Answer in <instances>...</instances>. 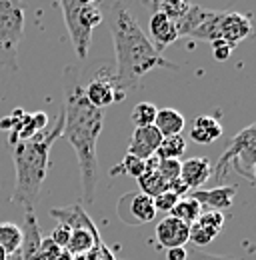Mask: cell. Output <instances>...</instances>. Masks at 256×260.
Listing matches in <instances>:
<instances>
[{
  "instance_id": "cell-18",
  "label": "cell",
  "mask_w": 256,
  "mask_h": 260,
  "mask_svg": "<svg viewBox=\"0 0 256 260\" xmlns=\"http://www.w3.org/2000/svg\"><path fill=\"white\" fill-rule=\"evenodd\" d=\"M152 126L158 130L162 138L178 136V134H182V130L186 126V120H184V116L176 108H158Z\"/></svg>"
},
{
  "instance_id": "cell-30",
  "label": "cell",
  "mask_w": 256,
  "mask_h": 260,
  "mask_svg": "<svg viewBox=\"0 0 256 260\" xmlns=\"http://www.w3.org/2000/svg\"><path fill=\"white\" fill-rule=\"evenodd\" d=\"M212 44V54H214V58L216 60H228L230 58V54H232V50H234V46H230V44H226L222 40H216V42H210Z\"/></svg>"
},
{
  "instance_id": "cell-7",
  "label": "cell",
  "mask_w": 256,
  "mask_h": 260,
  "mask_svg": "<svg viewBox=\"0 0 256 260\" xmlns=\"http://www.w3.org/2000/svg\"><path fill=\"white\" fill-rule=\"evenodd\" d=\"M220 16H222V12H218V10H206L202 6L190 4L188 12L176 22L178 36H188V38L214 42L216 32H218Z\"/></svg>"
},
{
  "instance_id": "cell-6",
  "label": "cell",
  "mask_w": 256,
  "mask_h": 260,
  "mask_svg": "<svg viewBox=\"0 0 256 260\" xmlns=\"http://www.w3.org/2000/svg\"><path fill=\"white\" fill-rule=\"evenodd\" d=\"M24 36V10L22 6L0 0V64L16 70L18 44Z\"/></svg>"
},
{
  "instance_id": "cell-27",
  "label": "cell",
  "mask_w": 256,
  "mask_h": 260,
  "mask_svg": "<svg viewBox=\"0 0 256 260\" xmlns=\"http://www.w3.org/2000/svg\"><path fill=\"white\" fill-rule=\"evenodd\" d=\"M156 170L166 182H172L180 178V160H158Z\"/></svg>"
},
{
  "instance_id": "cell-10",
  "label": "cell",
  "mask_w": 256,
  "mask_h": 260,
  "mask_svg": "<svg viewBox=\"0 0 256 260\" xmlns=\"http://www.w3.org/2000/svg\"><path fill=\"white\" fill-rule=\"evenodd\" d=\"M160 132L154 126H142V128H134L132 136H130V142H128V152L140 160H148L156 154L160 146Z\"/></svg>"
},
{
  "instance_id": "cell-20",
  "label": "cell",
  "mask_w": 256,
  "mask_h": 260,
  "mask_svg": "<svg viewBox=\"0 0 256 260\" xmlns=\"http://www.w3.org/2000/svg\"><path fill=\"white\" fill-rule=\"evenodd\" d=\"M184 152H186V138L182 134H178V136H166V138H162L154 156L158 160H180V156Z\"/></svg>"
},
{
  "instance_id": "cell-8",
  "label": "cell",
  "mask_w": 256,
  "mask_h": 260,
  "mask_svg": "<svg viewBox=\"0 0 256 260\" xmlns=\"http://www.w3.org/2000/svg\"><path fill=\"white\" fill-rule=\"evenodd\" d=\"M118 218L128 226H142L156 218V208L150 196L144 192H126L116 204Z\"/></svg>"
},
{
  "instance_id": "cell-23",
  "label": "cell",
  "mask_w": 256,
  "mask_h": 260,
  "mask_svg": "<svg viewBox=\"0 0 256 260\" xmlns=\"http://www.w3.org/2000/svg\"><path fill=\"white\" fill-rule=\"evenodd\" d=\"M218 234H220V230H216V228L196 220L194 224L188 226V242H194L198 248H202V246H208Z\"/></svg>"
},
{
  "instance_id": "cell-11",
  "label": "cell",
  "mask_w": 256,
  "mask_h": 260,
  "mask_svg": "<svg viewBox=\"0 0 256 260\" xmlns=\"http://www.w3.org/2000/svg\"><path fill=\"white\" fill-rule=\"evenodd\" d=\"M84 96L86 100L94 106V108H104L110 106L118 100H122L124 94L118 92V88L114 86L112 78H104V76H94L86 86H84Z\"/></svg>"
},
{
  "instance_id": "cell-9",
  "label": "cell",
  "mask_w": 256,
  "mask_h": 260,
  "mask_svg": "<svg viewBox=\"0 0 256 260\" xmlns=\"http://www.w3.org/2000/svg\"><path fill=\"white\" fill-rule=\"evenodd\" d=\"M250 32H252V20H250L248 14L222 12L220 22H218L216 40H222V42L230 44V46H236L240 40H244Z\"/></svg>"
},
{
  "instance_id": "cell-33",
  "label": "cell",
  "mask_w": 256,
  "mask_h": 260,
  "mask_svg": "<svg viewBox=\"0 0 256 260\" xmlns=\"http://www.w3.org/2000/svg\"><path fill=\"white\" fill-rule=\"evenodd\" d=\"M6 258H8V256H6V252L0 248V260H6Z\"/></svg>"
},
{
  "instance_id": "cell-29",
  "label": "cell",
  "mask_w": 256,
  "mask_h": 260,
  "mask_svg": "<svg viewBox=\"0 0 256 260\" xmlns=\"http://www.w3.org/2000/svg\"><path fill=\"white\" fill-rule=\"evenodd\" d=\"M58 248H66L68 246V240H70V228L66 224H58V226L52 230V238H50Z\"/></svg>"
},
{
  "instance_id": "cell-19",
  "label": "cell",
  "mask_w": 256,
  "mask_h": 260,
  "mask_svg": "<svg viewBox=\"0 0 256 260\" xmlns=\"http://www.w3.org/2000/svg\"><path fill=\"white\" fill-rule=\"evenodd\" d=\"M98 244V232L96 228H70V240H68V250L72 254H84L90 252Z\"/></svg>"
},
{
  "instance_id": "cell-16",
  "label": "cell",
  "mask_w": 256,
  "mask_h": 260,
  "mask_svg": "<svg viewBox=\"0 0 256 260\" xmlns=\"http://www.w3.org/2000/svg\"><path fill=\"white\" fill-rule=\"evenodd\" d=\"M222 124L214 118V116H208V114H202L194 120L190 128V138L200 144V146H206V144H212L216 142L220 136H222Z\"/></svg>"
},
{
  "instance_id": "cell-28",
  "label": "cell",
  "mask_w": 256,
  "mask_h": 260,
  "mask_svg": "<svg viewBox=\"0 0 256 260\" xmlns=\"http://www.w3.org/2000/svg\"><path fill=\"white\" fill-rule=\"evenodd\" d=\"M178 200H180V196L176 194V192H170V190H164V192H160L158 196L152 198L156 212H168V214H170V210L174 208V204Z\"/></svg>"
},
{
  "instance_id": "cell-17",
  "label": "cell",
  "mask_w": 256,
  "mask_h": 260,
  "mask_svg": "<svg viewBox=\"0 0 256 260\" xmlns=\"http://www.w3.org/2000/svg\"><path fill=\"white\" fill-rule=\"evenodd\" d=\"M24 222L26 226L22 230V254L24 260H42L40 258V232H38V222L34 216V210H26L24 212Z\"/></svg>"
},
{
  "instance_id": "cell-12",
  "label": "cell",
  "mask_w": 256,
  "mask_h": 260,
  "mask_svg": "<svg viewBox=\"0 0 256 260\" xmlns=\"http://www.w3.org/2000/svg\"><path fill=\"white\" fill-rule=\"evenodd\" d=\"M210 178H212V168L206 156H192L180 162V180L188 188V192L200 190Z\"/></svg>"
},
{
  "instance_id": "cell-1",
  "label": "cell",
  "mask_w": 256,
  "mask_h": 260,
  "mask_svg": "<svg viewBox=\"0 0 256 260\" xmlns=\"http://www.w3.org/2000/svg\"><path fill=\"white\" fill-rule=\"evenodd\" d=\"M62 112L64 128L62 136L72 146L82 176V196L84 202H94L96 196V142L104 126V114L100 108H94L84 96V84L80 82L78 66H66L62 74Z\"/></svg>"
},
{
  "instance_id": "cell-3",
  "label": "cell",
  "mask_w": 256,
  "mask_h": 260,
  "mask_svg": "<svg viewBox=\"0 0 256 260\" xmlns=\"http://www.w3.org/2000/svg\"><path fill=\"white\" fill-rule=\"evenodd\" d=\"M62 128L64 112L60 108L52 128L46 126L42 132H38L28 140L8 144L12 150V162H14V172H16L12 202L22 204L24 210H34L40 198L42 184L46 180L48 166H50V148L62 136Z\"/></svg>"
},
{
  "instance_id": "cell-13",
  "label": "cell",
  "mask_w": 256,
  "mask_h": 260,
  "mask_svg": "<svg viewBox=\"0 0 256 260\" xmlns=\"http://www.w3.org/2000/svg\"><path fill=\"white\" fill-rule=\"evenodd\" d=\"M156 240L166 250L184 248V244L188 242V226L168 214L156 224Z\"/></svg>"
},
{
  "instance_id": "cell-32",
  "label": "cell",
  "mask_w": 256,
  "mask_h": 260,
  "mask_svg": "<svg viewBox=\"0 0 256 260\" xmlns=\"http://www.w3.org/2000/svg\"><path fill=\"white\" fill-rule=\"evenodd\" d=\"M186 258H188L186 248H170V250H166V260H186Z\"/></svg>"
},
{
  "instance_id": "cell-4",
  "label": "cell",
  "mask_w": 256,
  "mask_h": 260,
  "mask_svg": "<svg viewBox=\"0 0 256 260\" xmlns=\"http://www.w3.org/2000/svg\"><path fill=\"white\" fill-rule=\"evenodd\" d=\"M60 8H62L64 24L68 28L74 52L80 60H86L92 44V32L104 20L102 6L92 0H62Z\"/></svg>"
},
{
  "instance_id": "cell-15",
  "label": "cell",
  "mask_w": 256,
  "mask_h": 260,
  "mask_svg": "<svg viewBox=\"0 0 256 260\" xmlns=\"http://www.w3.org/2000/svg\"><path fill=\"white\" fill-rule=\"evenodd\" d=\"M190 198H194L202 208H210L216 212H224L234 204L236 186H216L210 190H192Z\"/></svg>"
},
{
  "instance_id": "cell-26",
  "label": "cell",
  "mask_w": 256,
  "mask_h": 260,
  "mask_svg": "<svg viewBox=\"0 0 256 260\" xmlns=\"http://www.w3.org/2000/svg\"><path fill=\"white\" fill-rule=\"evenodd\" d=\"M144 170H146V160H140V158H136V156H132V154H126V156L122 158L120 166H118L114 172H124L126 176L138 178V176H142Z\"/></svg>"
},
{
  "instance_id": "cell-22",
  "label": "cell",
  "mask_w": 256,
  "mask_h": 260,
  "mask_svg": "<svg viewBox=\"0 0 256 260\" xmlns=\"http://www.w3.org/2000/svg\"><path fill=\"white\" fill-rule=\"evenodd\" d=\"M0 248L6 256L16 254L22 248V228L12 222H0Z\"/></svg>"
},
{
  "instance_id": "cell-14",
  "label": "cell",
  "mask_w": 256,
  "mask_h": 260,
  "mask_svg": "<svg viewBox=\"0 0 256 260\" xmlns=\"http://www.w3.org/2000/svg\"><path fill=\"white\" fill-rule=\"evenodd\" d=\"M152 42V46L162 52L166 46L174 44L180 36H178V30H176V24L172 20H168L164 14L160 12H154L150 16V22H148V34H146Z\"/></svg>"
},
{
  "instance_id": "cell-31",
  "label": "cell",
  "mask_w": 256,
  "mask_h": 260,
  "mask_svg": "<svg viewBox=\"0 0 256 260\" xmlns=\"http://www.w3.org/2000/svg\"><path fill=\"white\" fill-rule=\"evenodd\" d=\"M186 260H234V258H228V256H218V254H206L202 250H194L192 254H188Z\"/></svg>"
},
{
  "instance_id": "cell-2",
  "label": "cell",
  "mask_w": 256,
  "mask_h": 260,
  "mask_svg": "<svg viewBox=\"0 0 256 260\" xmlns=\"http://www.w3.org/2000/svg\"><path fill=\"white\" fill-rule=\"evenodd\" d=\"M108 24L116 52V74L112 80L120 94L138 86L140 78L154 68H176L152 46L150 38L122 2L110 4Z\"/></svg>"
},
{
  "instance_id": "cell-25",
  "label": "cell",
  "mask_w": 256,
  "mask_h": 260,
  "mask_svg": "<svg viewBox=\"0 0 256 260\" xmlns=\"http://www.w3.org/2000/svg\"><path fill=\"white\" fill-rule=\"evenodd\" d=\"M156 12L160 14H164L168 20H172L174 24L188 12V8H190V4L188 2H182V0H164V2H158L156 4Z\"/></svg>"
},
{
  "instance_id": "cell-21",
  "label": "cell",
  "mask_w": 256,
  "mask_h": 260,
  "mask_svg": "<svg viewBox=\"0 0 256 260\" xmlns=\"http://www.w3.org/2000/svg\"><path fill=\"white\" fill-rule=\"evenodd\" d=\"M200 214H202V206H200L194 198H190V196L180 198V200L174 204V208L170 210V216H174L176 220L184 222L186 226L194 224V222L198 220Z\"/></svg>"
},
{
  "instance_id": "cell-24",
  "label": "cell",
  "mask_w": 256,
  "mask_h": 260,
  "mask_svg": "<svg viewBox=\"0 0 256 260\" xmlns=\"http://www.w3.org/2000/svg\"><path fill=\"white\" fill-rule=\"evenodd\" d=\"M156 112H158V108L152 104V102H138L134 108H132V112H130V118H132V122H134V126L136 128H142V126H152L154 124V118H156Z\"/></svg>"
},
{
  "instance_id": "cell-5",
  "label": "cell",
  "mask_w": 256,
  "mask_h": 260,
  "mask_svg": "<svg viewBox=\"0 0 256 260\" xmlns=\"http://www.w3.org/2000/svg\"><path fill=\"white\" fill-rule=\"evenodd\" d=\"M234 164V168L244 176L248 182H254V168H256V126L248 124L242 128L228 144V148L222 152L220 160L214 168V180L222 182L228 164Z\"/></svg>"
}]
</instances>
